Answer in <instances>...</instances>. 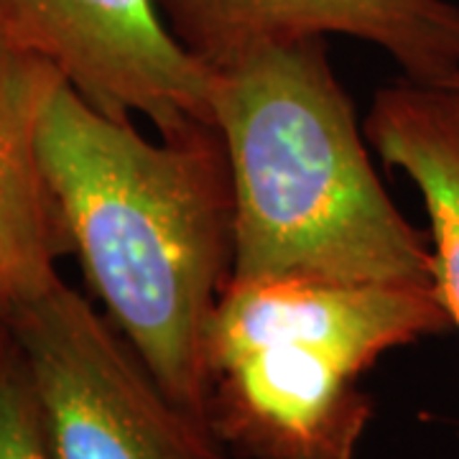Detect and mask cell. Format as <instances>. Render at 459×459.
Returning <instances> with one entry per match:
<instances>
[{
  "label": "cell",
  "mask_w": 459,
  "mask_h": 459,
  "mask_svg": "<svg viewBox=\"0 0 459 459\" xmlns=\"http://www.w3.org/2000/svg\"><path fill=\"white\" fill-rule=\"evenodd\" d=\"M449 329L434 286L230 281L207 334V419L246 459H355L373 419L362 376Z\"/></svg>",
  "instance_id": "cell-3"
},
{
  "label": "cell",
  "mask_w": 459,
  "mask_h": 459,
  "mask_svg": "<svg viewBox=\"0 0 459 459\" xmlns=\"http://www.w3.org/2000/svg\"><path fill=\"white\" fill-rule=\"evenodd\" d=\"M54 459H230L210 421L161 388L113 322L65 281L3 316Z\"/></svg>",
  "instance_id": "cell-4"
},
{
  "label": "cell",
  "mask_w": 459,
  "mask_h": 459,
  "mask_svg": "<svg viewBox=\"0 0 459 459\" xmlns=\"http://www.w3.org/2000/svg\"><path fill=\"white\" fill-rule=\"evenodd\" d=\"M365 135L427 204L437 289L459 329V87L403 77L377 90Z\"/></svg>",
  "instance_id": "cell-8"
},
{
  "label": "cell",
  "mask_w": 459,
  "mask_h": 459,
  "mask_svg": "<svg viewBox=\"0 0 459 459\" xmlns=\"http://www.w3.org/2000/svg\"><path fill=\"white\" fill-rule=\"evenodd\" d=\"M0 459H54L16 342L0 322Z\"/></svg>",
  "instance_id": "cell-9"
},
{
  "label": "cell",
  "mask_w": 459,
  "mask_h": 459,
  "mask_svg": "<svg viewBox=\"0 0 459 459\" xmlns=\"http://www.w3.org/2000/svg\"><path fill=\"white\" fill-rule=\"evenodd\" d=\"M62 74L0 41V322L8 309L56 279L72 253L41 169L39 126Z\"/></svg>",
  "instance_id": "cell-7"
},
{
  "label": "cell",
  "mask_w": 459,
  "mask_h": 459,
  "mask_svg": "<svg viewBox=\"0 0 459 459\" xmlns=\"http://www.w3.org/2000/svg\"><path fill=\"white\" fill-rule=\"evenodd\" d=\"M39 156L72 253L166 394L207 419V334L232 281L235 189L220 128L151 143L65 80Z\"/></svg>",
  "instance_id": "cell-1"
},
{
  "label": "cell",
  "mask_w": 459,
  "mask_h": 459,
  "mask_svg": "<svg viewBox=\"0 0 459 459\" xmlns=\"http://www.w3.org/2000/svg\"><path fill=\"white\" fill-rule=\"evenodd\" d=\"M0 41L102 113L143 115L161 138L217 126L212 69L169 31L156 0H0Z\"/></svg>",
  "instance_id": "cell-5"
},
{
  "label": "cell",
  "mask_w": 459,
  "mask_h": 459,
  "mask_svg": "<svg viewBox=\"0 0 459 459\" xmlns=\"http://www.w3.org/2000/svg\"><path fill=\"white\" fill-rule=\"evenodd\" d=\"M169 31L204 65L263 44L352 36L383 49L403 77L459 84V5L449 0H156Z\"/></svg>",
  "instance_id": "cell-6"
},
{
  "label": "cell",
  "mask_w": 459,
  "mask_h": 459,
  "mask_svg": "<svg viewBox=\"0 0 459 459\" xmlns=\"http://www.w3.org/2000/svg\"><path fill=\"white\" fill-rule=\"evenodd\" d=\"M457 87H459V84H457Z\"/></svg>",
  "instance_id": "cell-10"
},
{
  "label": "cell",
  "mask_w": 459,
  "mask_h": 459,
  "mask_svg": "<svg viewBox=\"0 0 459 459\" xmlns=\"http://www.w3.org/2000/svg\"><path fill=\"white\" fill-rule=\"evenodd\" d=\"M212 74L235 189L232 281L437 289L434 247L377 179L325 39L263 44Z\"/></svg>",
  "instance_id": "cell-2"
}]
</instances>
